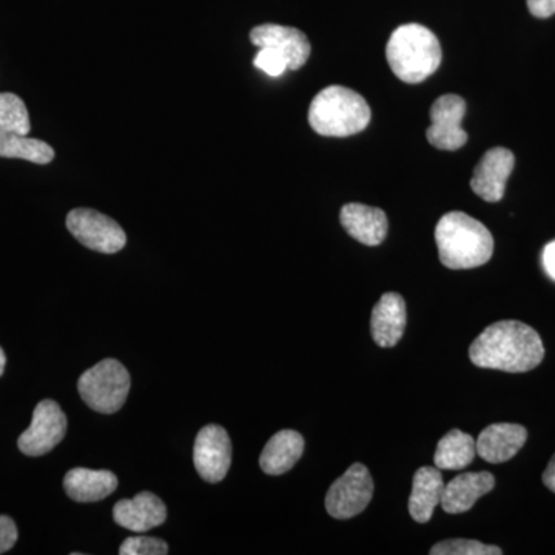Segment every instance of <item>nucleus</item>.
<instances>
[{
	"instance_id": "f8f14e48",
	"label": "nucleus",
	"mask_w": 555,
	"mask_h": 555,
	"mask_svg": "<svg viewBox=\"0 0 555 555\" xmlns=\"http://www.w3.org/2000/svg\"><path fill=\"white\" fill-rule=\"evenodd\" d=\"M250 40L258 49H273L286 57L288 69H299L310 57V42L298 28L264 24L250 31Z\"/></svg>"
},
{
	"instance_id": "1a4fd4ad",
	"label": "nucleus",
	"mask_w": 555,
	"mask_h": 555,
	"mask_svg": "<svg viewBox=\"0 0 555 555\" xmlns=\"http://www.w3.org/2000/svg\"><path fill=\"white\" fill-rule=\"evenodd\" d=\"M193 462L207 483L224 480L232 465V441L228 430L218 425L203 427L193 448Z\"/></svg>"
},
{
	"instance_id": "7c9ffc66",
	"label": "nucleus",
	"mask_w": 555,
	"mask_h": 555,
	"mask_svg": "<svg viewBox=\"0 0 555 555\" xmlns=\"http://www.w3.org/2000/svg\"><path fill=\"white\" fill-rule=\"evenodd\" d=\"M7 357L5 352H3L2 347H0V377H2L3 371H5Z\"/></svg>"
},
{
	"instance_id": "7ed1b4c3",
	"label": "nucleus",
	"mask_w": 555,
	"mask_h": 555,
	"mask_svg": "<svg viewBox=\"0 0 555 555\" xmlns=\"http://www.w3.org/2000/svg\"><path fill=\"white\" fill-rule=\"evenodd\" d=\"M386 57L398 79L418 83L433 76L440 67L441 47L429 28L420 24H406L390 35Z\"/></svg>"
},
{
	"instance_id": "6ab92c4d",
	"label": "nucleus",
	"mask_w": 555,
	"mask_h": 555,
	"mask_svg": "<svg viewBox=\"0 0 555 555\" xmlns=\"http://www.w3.org/2000/svg\"><path fill=\"white\" fill-rule=\"evenodd\" d=\"M305 452V438L297 430L284 429L275 434L259 456V466L268 476H283L297 465Z\"/></svg>"
},
{
	"instance_id": "a211bd4d",
	"label": "nucleus",
	"mask_w": 555,
	"mask_h": 555,
	"mask_svg": "<svg viewBox=\"0 0 555 555\" xmlns=\"http://www.w3.org/2000/svg\"><path fill=\"white\" fill-rule=\"evenodd\" d=\"M444 481L440 469L423 466L416 470L409 496V513L416 524H427L443 496Z\"/></svg>"
},
{
	"instance_id": "9b49d317",
	"label": "nucleus",
	"mask_w": 555,
	"mask_h": 555,
	"mask_svg": "<svg viewBox=\"0 0 555 555\" xmlns=\"http://www.w3.org/2000/svg\"><path fill=\"white\" fill-rule=\"evenodd\" d=\"M516 166L513 152L503 147L488 150L477 164L470 189L486 203H499L506 192V182Z\"/></svg>"
},
{
	"instance_id": "bb28decb",
	"label": "nucleus",
	"mask_w": 555,
	"mask_h": 555,
	"mask_svg": "<svg viewBox=\"0 0 555 555\" xmlns=\"http://www.w3.org/2000/svg\"><path fill=\"white\" fill-rule=\"evenodd\" d=\"M17 528L10 517L0 516V554L7 553L16 545Z\"/></svg>"
},
{
	"instance_id": "4be33fe9",
	"label": "nucleus",
	"mask_w": 555,
	"mask_h": 555,
	"mask_svg": "<svg viewBox=\"0 0 555 555\" xmlns=\"http://www.w3.org/2000/svg\"><path fill=\"white\" fill-rule=\"evenodd\" d=\"M0 158L25 159L43 166L54 159V150L47 142L28 134L0 130Z\"/></svg>"
},
{
	"instance_id": "412c9836",
	"label": "nucleus",
	"mask_w": 555,
	"mask_h": 555,
	"mask_svg": "<svg viewBox=\"0 0 555 555\" xmlns=\"http://www.w3.org/2000/svg\"><path fill=\"white\" fill-rule=\"evenodd\" d=\"M477 454L476 438L459 429H452L437 444L434 463L440 470L465 469Z\"/></svg>"
},
{
	"instance_id": "6e6552de",
	"label": "nucleus",
	"mask_w": 555,
	"mask_h": 555,
	"mask_svg": "<svg viewBox=\"0 0 555 555\" xmlns=\"http://www.w3.org/2000/svg\"><path fill=\"white\" fill-rule=\"evenodd\" d=\"M67 416L53 400L40 401L33 412L31 425L20 437V449L28 456L49 454L64 440Z\"/></svg>"
},
{
	"instance_id": "f257e3e1",
	"label": "nucleus",
	"mask_w": 555,
	"mask_h": 555,
	"mask_svg": "<svg viewBox=\"0 0 555 555\" xmlns=\"http://www.w3.org/2000/svg\"><path fill=\"white\" fill-rule=\"evenodd\" d=\"M545 357L542 338L520 321H499L486 327L469 347L477 367L521 374L539 366Z\"/></svg>"
},
{
	"instance_id": "4468645a",
	"label": "nucleus",
	"mask_w": 555,
	"mask_h": 555,
	"mask_svg": "<svg viewBox=\"0 0 555 555\" xmlns=\"http://www.w3.org/2000/svg\"><path fill=\"white\" fill-rule=\"evenodd\" d=\"M528 430L513 423H496L481 430L476 440L477 454L488 463L509 462L525 447Z\"/></svg>"
},
{
	"instance_id": "a878e982",
	"label": "nucleus",
	"mask_w": 555,
	"mask_h": 555,
	"mask_svg": "<svg viewBox=\"0 0 555 555\" xmlns=\"http://www.w3.org/2000/svg\"><path fill=\"white\" fill-rule=\"evenodd\" d=\"M255 67L264 72L266 75L278 78L288 69L286 57L280 51L273 49H259L254 60Z\"/></svg>"
},
{
	"instance_id": "0eeeda50",
	"label": "nucleus",
	"mask_w": 555,
	"mask_h": 555,
	"mask_svg": "<svg viewBox=\"0 0 555 555\" xmlns=\"http://www.w3.org/2000/svg\"><path fill=\"white\" fill-rule=\"evenodd\" d=\"M67 229L82 246L100 254H116L127 244L126 232L118 222L91 208L69 211Z\"/></svg>"
},
{
	"instance_id": "b1692460",
	"label": "nucleus",
	"mask_w": 555,
	"mask_h": 555,
	"mask_svg": "<svg viewBox=\"0 0 555 555\" xmlns=\"http://www.w3.org/2000/svg\"><path fill=\"white\" fill-rule=\"evenodd\" d=\"M430 555H502L499 546L485 545L477 540L452 539L430 547Z\"/></svg>"
},
{
	"instance_id": "393cba45",
	"label": "nucleus",
	"mask_w": 555,
	"mask_h": 555,
	"mask_svg": "<svg viewBox=\"0 0 555 555\" xmlns=\"http://www.w3.org/2000/svg\"><path fill=\"white\" fill-rule=\"evenodd\" d=\"M120 555H166L169 554V545L164 540L155 537H129L119 547Z\"/></svg>"
},
{
	"instance_id": "20e7f679",
	"label": "nucleus",
	"mask_w": 555,
	"mask_h": 555,
	"mask_svg": "<svg viewBox=\"0 0 555 555\" xmlns=\"http://www.w3.org/2000/svg\"><path fill=\"white\" fill-rule=\"evenodd\" d=\"M372 112L366 100L347 87L332 86L313 98L309 124L321 137L347 138L366 130Z\"/></svg>"
},
{
	"instance_id": "5701e85b",
	"label": "nucleus",
	"mask_w": 555,
	"mask_h": 555,
	"mask_svg": "<svg viewBox=\"0 0 555 555\" xmlns=\"http://www.w3.org/2000/svg\"><path fill=\"white\" fill-rule=\"evenodd\" d=\"M0 130L28 134L31 130L27 105L14 93H0Z\"/></svg>"
},
{
	"instance_id": "39448f33",
	"label": "nucleus",
	"mask_w": 555,
	"mask_h": 555,
	"mask_svg": "<svg viewBox=\"0 0 555 555\" xmlns=\"http://www.w3.org/2000/svg\"><path fill=\"white\" fill-rule=\"evenodd\" d=\"M130 374L118 360L107 358L83 372L78 389L87 406L100 414H115L130 392Z\"/></svg>"
},
{
	"instance_id": "cd10ccee",
	"label": "nucleus",
	"mask_w": 555,
	"mask_h": 555,
	"mask_svg": "<svg viewBox=\"0 0 555 555\" xmlns=\"http://www.w3.org/2000/svg\"><path fill=\"white\" fill-rule=\"evenodd\" d=\"M528 9L535 17L545 20L555 14V0H528Z\"/></svg>"
},
{
	"instance_id": "ddd939ff",
	"label": "nucleus",
	"mask_w": 555,
	"mask_h": 555,
	"mask_svg": "<svg viewBox=\"0 0 555 555\" xmlns=\"http://www.w3.org/2000/svg\"><path fill=\"white\" fill-rule=\"evenodd\" d=\"M166 518V505L152 492H141L134 499L120 500L113 507V520L138 534L163 525Z\"/></svg>"
},
{
	"instance_id": "f03ea898",
	"label": "nucleus",
	"mask_w": 555,
	"mask_h": 555,
	"mask_svg": "<svg viewBox=\"0 0 555 555\" xmlns=\"http://www.w3.org/2000/svg\"><path fill=\"white\" fill-rule=\"evenodd\" d=\"M436 241L441 264L452 270L480 268L494 254L491 232L463 211H451L438 221Z\"/></svg>"
},
{
	"instance_id": "c85d7f7f",
	"label": "nucleus",
	"mask_w": 555,
	"mask_h": 555,
	"mask_svg": "<svg viewBox=\"0 0 555 555\" xmlns=\"http://www.w3.org/2000/svg\"><path fill=\"white\" fill-rule=\"evenodd\" d=\"M543 268H545L547 275L555 281V241L547 244L543 250Z\"/></svg>"
},
{
	"instance_id": "aec40b11",
	"label": "nucleus",
	"mask_w": 555,
	"mask_h": 555,
	"mask_svg": "<svg viewBox=\"0 0 555 555\" xmlns=\"http://www.w3.org/2000/svg\"><path fill=\"white\" fill-rule=\"evenodd\" d=\"M64 488L69 499L79 503H94L107 499L118 488V478L109 470H91L76 467L68 470Z\"/></svg>"
},
{
	"instance_id": "2eb2a0df",
	"label": "nucleus",
	"mask_w": 555,
	"mask_h": 555,
	"mask_svg": "<svg viewBox=\"0 0 555 555\" xmlns=\"http://www.w3.org/2000/svg\"><path fill=\"white\" fill-rule=\"evenodd\" d=\"M406 302L396 292L383 295L372 310V337L379 347H393L403 337L406 328Z\"/></svg>"
},
{
	"instance_id": "f3484780",
	"label": "nucleus",
	"mask_w": 555,
	"mask_h": 555,
	"mask_svg": "<svg viewBox=\"0 0 555 555\" xmlns=\"http://www.w3.org/2000/svg\"><path fill=\"white\" fill-rule=\"evenodd\" d=\"M495 478L491 473H465L449 481L443 489L440 505L444 513L463 514L473 509L477 500L494 489Z\"/></svg>"
},
{
	"instance_id": "c756f323",
	"label": "nucleus",
	"mask_w": 555,
	"mask_h": 555,
	"mask_svg": "<svg viewBox=\"0 0 555 555\" xmlns=\"http://www.w3.org/2000/svg\"><path fill=\"white\" fill-rule=\"evenodd\" d=\"M543 483H545L547 489L555 492V455L551 459L545 473H543Z\"/></svg>"
},
{
	"instance_id": "9d476101",
	"label": "nucleus",
	"mask_w": 555,
	"mask_h": 555,
	"mask_svg": "<svg viewBox=\"0 0 555 555\" xmlns=\"http://www.w3.org/2000/svg\"><path fill=\"white\" fill-rule=\"evenodd\" d=\"M466 115V102L456 94L438 98L430 107V124L426 131L427 141L438 150L462 149L467 142V133L462 129Z\"/></svg>"
},
{
	"instance_id": "dca6fc26",
	"label": "nucleus",
	"mask_w": 555,
	"mask_h": 555,
	"mask_svg": "<svg viewBox=\"0 0 555 555\" xmlns=\"http://www.w3.org/2000/svg\"><path fill=\"white\" fill-rule=\"evenodd\" d=\"M339 219L346 232L364 246H379L386 240L389 222L382 208L357 203L346 204Z\"/></svg>"
},
{
	"instance_id": "423d86ee",
	"label": "nucleus",
	"mask_w": 555,
	"mask_h": 555,
	"mask_svg": "<svg viewBox=\"0 0 555 555\" xmlns=\"http://www.w3.org/2000/svg\"><path fill=\"white\" fill-rule=\"evenodd\" d=\"M374 480L366 466L353 463L349 469L332 483L326 495L328 516L337 520H349L358 516L371 503Z\"/></svg>"
}]
</instances>
